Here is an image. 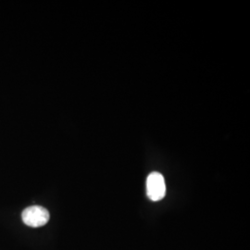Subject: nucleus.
Returning <instances> with one entry per match:
<instances>
[{"instance_id":"1","label":"nucleus","mask_w":250,"mask_h":250,"mask_svg":"<svg viewBox=\"0 0 250 250\" xmlns=\"http://www.w3.org/2000/svg\"><path fill=\"white\" fill-rule=\"evenodd\" d=\"M49 212L44 207L31 206L21 213V219L27 226L37 228L42 227L49 221Z\"/></svg>"},{"instance_id":"2","label":"nucleus","mask_w":250,"mask_h":250,"mask_svg":"<svg viewBox=\"0 0 250 250\" xmlns=\"http://www.w3.org/2000/svg\"><path fill=\"white\" fill-rule=\"evenodd\" d=\"M146 194L152 201H160L166 195V184L160 172H152L146 179Z\"/></svg>"}]
</instances>
